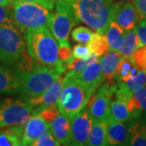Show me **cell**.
I'll list each match as a JSON object with an SVG mask.
<instances>
[{
  "label": "cell",
  "instance_id": "obj_12",
  "mask_svg": "<svg viewBox=\"0 0 146 146\" xmlns=\"http://www.w3.org/2000/svg\"><path fill=\"white\" fill-rule=\"evenodd\" d=\"M23 124L24 133L21 141L22 146L32 145L39 136L50 129L49 124L39 113L31 114Z\"/></svg>",
  "mask_w": 146,
  "mask_h": 146
},
{
  "label": "cell",
  "instance_id": "obj_22",
  "mask_svg": "<svg viewBox=\"0 0 146 146\" xmlns=\"http://www.w3.org/2000/svg\"><path fill=\"white\" fill-rule=\"evenodd\" d=\"M125 32L115 21H111L106 32V37L108 43V50L117 52L123 40Z\"/></svg>",
  "mask_w": 146,
  "mask_h": 146
},
{
  "label": "cell",
  "instance_id": "obj_9",
  "mask_svg": "<svg viewBox=\"0 0 146 146\" xmlns=\"http://www.w3.org/2000/svg\"><path fill=\"white\" fill-rule=\"evenodd\" d=\"M98 89L96 94L92 95L86 105L93 122L104 121L109 118L110 102L114 96L113 84L106 82Z\"/></svg>",
  "mask_w": 146,
  "mask_h": 146
},
{
  "label": "cell",
  "instance_id": "obj_26",
  "mask_svg": "<svg viewBox=\"0 0 146 146\" xmlns=\"http://www.w3.org/2000/svg\"><path fill=\"white\" fill-rule=\"evenodd\" d=\"M98 57L94 53H90L89 56L85 58H72L68 63L67 68L70 72L75 75L81 72L84 68L91 63L98 60Z\"/></svg>",
  "mask_w": 146,
  "mask_h": 146
},
{
  "label": "cell",
  "instance_id": "obj_25",
  "mask_svg": "<svg viewBox=\"0 0 146 146\" xmlns=\"http://www.w3.org/2000/svg\"><path fill=\"white\" fill-rule=\"evenodd\" d=\"M90 52L94 53L98 57L103 55L108 51V43L105 34L95 33L88 42Z\"/></svg>",
  "mask_w": 146,
  "mask_h": 146
},
{
  "label": "cell",
  "instance_id": "obj_29",
  "mask_svg": "<svg viewBox=\"0 0 146 146\" xmlns=\"http://www.w3.org/2000/svg\"><path fill=\"white\" fill-rule=\"evenodd\" d=\"M71 34L75 42L82 44H87L93 36L94 32L88 27L77 26L72 31H71Z\"/></svg>",
  "mask_w": 146,
  "mask_h": 146
},
{
  "label": "cell",
  "instance_id": "obj_8",
  "mask_svg": "<svg viewBox=\"0 0 146 146\" xmlns=\"http://www.w3.org/2000/svg\"><path fill=\"white\" fill-rule=\"evenodd\" d=\"M77 24L73 11L66 1L57 0L55 11L51 15L49 28L58 43L68 42L72 27Z\"/></svg>",
  "mask_w": 146,
  "mask_h": 146
},
{
  "label": "cell",
  "instance_id": "obj_11",
  "mask_svg": "<svg viewBox=\"0 0 146 146\" xmlns=\"http://www.w3.org/2000/svg\"><path fill=\"white\" fill-rule=\"evenodd\" d=\"M112 21L116 22L124 31L134 29L141 21L135 6L131 2L115 3Z\"/></svg>",
  "mask_w": 146,
  "mask_h": 146
},
{
  "label": "cell",
  "instance_id": "obj_7",
  "mask_svg": "<svg viewBox=\"0 0 146 146\" xmlns=\"http://www.w3.org/2000/svg\"><path fill=\"white\" fill-rule=\"evenodd\" d=\"M33 106L29 98H0V128L23 124L30 116Z\"/></svg>",
  "mask_w": 146,
  "mask_h": 146
},
{
  "label": "cell",
  "instance_id": "obj_32",
  "mask_svg": "<svg viewBox=\"0 0 146 146\" xmlns=\"http://www.w3.org/2000/svg\"><path fill=\"white\" fill-rule=\"evenodd\" d=\"M33 146H58L60 143L53 136L50 130L49 129L42 136H39L33 144Z\"/></svg>",
  "mask_w": 146,
  "mask_h": 146
},
{
  "label": "cell",
  "instance_id": "obj_13",
  "mask_svg": "<svg viewBox=\"0 0 146 146\" xmlns=\"http://www.w3.org/2000/svg\"><path fill=\"white\" fill-rule=\"evenodd\" d=\"M73 75L92 95L98 89L104 81L101 70V64L98 59L88 65L81 72Z\"/></svg>",
  "mask_w": 146,
  "mask_h": 146
},
{
  "label": "cell",
  "instance_id": "obj_10",
  "mask_svg": "<svg viewBox=\"0 0 146 146\" xmlns=\"http://www.w3.org/2000/svg\"><path fill=\"white\" fill-rule=\"evenodd\" d=\"M71 145H87L93 119L88 109L84 108L70 119Z\"/></svg>",
  "mask_w": 146,
  "mask_h": 146
},
{
  "label": "cell",
  "instance_id": "obj_15",
  "mask_svg": "<svg viewBox=\"0 0 146 146\" xmlns=\"http://www.w3.org/2000/svg\"><path fill=\"white\" fill-rule=\"evenodd\" d=\"M63 73H62L54 80V82L50 87V89L46 90L45 93L36 97H32L29 98V101L33 106H37L45 107L50 106H57V102L63 86V80L65 76Z\"/></svg>",
  "mask_w": 146,
  "mask_h": 146
},
{
  "label": "cell",
  "instance_id": "obj_24",
  "mask_svg": "<svg viewBox=\"0 0 146 146\" xmlns=\"http://www.w3.org/2000/svg\"><path fill=\"white\" fill-rule=\"evenodd\" d=\"M140 46V41L135 29H131L125 32L122 45L120 46L117 52L122 57L130 58L133 52Z\"/></svg>",
  "mask_w": 146,
  "mask_h": 146
},
{
  "label": "cell",
  "instance_id": "obj_40",
  "mask_svg": "<svg viewBox=\"0 0 146 146\" xmlns=\"http://www.w3.org/2000/svg\"><path fill=\"white\" fill-rule=\"evenodd\" d=\"M145 72H146V70H145Z\"/></svg>",
  "mask_w": 146,
  "mask_h": 146
},
{
  "label": "cell",
  "instance_id": "obj_20",
  "mask_svg": "<svg viewBox=\"0 0 146 146\" xmlns=\"http://www.w3.org/2000/svg\"><path fill=\"white\" fill-rule=\"evenodd\" d=\"M24 124L3 127L0 130V146H21Z\"/></svg>",
  "mask_w": 146,
  "mask_h": 146
},
{
  "label": "cell",
  "instance_id": "obj_6",
  "mask_svg": "<svg viewBox=\"0 0 146 146\" xmlns=\"http://www.w3.org/2000/svg\"><path fill=\"white\" fill-rule=\"evenodd\" d=\"M22 29L0 27V61L16 63L25 54V41Z\"/></svg>",
  "mask_w": 146,
  "mask_h": 146
},
{
  "label": "cell",
  "instance_id": "obj_30",
  "mask_svg": "<svg viewBox=\"0 0 146 146\" xmlns=\"http://www.w3.org/2000/svg\"><path fill=\"white\" fill-rule=\"evenodd\" d=\"M131 62L138 71L146 70V45L137 48L130 57Z\"/></svg>",
  "mask_w": 146,
  "mask_h": 146
},
{
  "label": "cell",
  "instance_id": "obj_36",
  "mask_svg": "<svg viewBox=\"0 0 146 146\" xmlns=\"http://www.w3.org/2000/svg\"><path fill=\"white\" fill-rule=\"evenodd\" d=\"M141 21L146 19V0H132Z\"/></svg>",
  "mask_w": 146,
  "mask_h": 146
},
{
  "label": "cell",
  "instance_id": "obj_16",
  "mask_svg": "<svg viewBox=\"0 0 146 146\" xmlns=\"http://www.w3.org/2000/svg\"><path fill=\"white\" fill-rule=\"evenodd\" d=\"M49 128L60 145H71V124L70 119L58 113L49 123Z\"/></svg>",
  "mask_w": 146,
  "mask_h": 146
},
{
  "label": "cell",
  "instance_id": "obj_38",
  "mask_svg": "<svg viewBox=\"0 0 146 146\" xmlns=\"http://www.w3.org/2000/svg\"><path fill=\"white\" fill-rule=\"evenodd\" d=\"M14 0H0V5L8 7L12 4Z\"/></svg>",
  "mask_w": 146,
  "mask_h": 146
},
{
  "label": "cell",
  "instance_id": "obj_14",
  "mask_svg": "<svg viewBox=\"0 0 146 146\" xmlns=\"http://www.w3.org/2000/svg\"><path fill=\"white\" fill-rule=\"evenodd\" d=\"M107 145H128L129 134L127 125L123 122L116 121L110 116L106 119Z\"/></svg>",
  "mask_w": 146,
  "mask_h": 146
},
{
  "label": "cell",
  "instance_id": "obj_28",
  "mask_svg": "<svg viewBox=\"0 0 146 146\" xmlns=\"http://www.w3.org/2000/svg\"><path fill=\"white\" fill-rule=\"evenodd\" d=\"M123 82L131 92H133L137 88L146 85V72L137 71L135 75L129 76L127 79Z\"/></svg>",
  "mask_w": 146,
  "mask_h": 146
},
{
  "label": "cell",
  "instance_id": "obj_31",
  "mask_svg": "<svg viewBox=\"0 0 146 146\" xmlns=\"http://www.w3.org/2000/svg\"><path fill=\"white\" fill-rule=\"evenodd\" d=\"M0 27H10L17 29H22L16 23L11 10L6 6L0 5Z\"/></svg>",
  "mask_w": 146,
  "mask_h": 146
},
{
  "label": "cell",
  "instance_id": "obj_33",
  "mask_svg": "<svg viewBox=\"0 0 146 146\" xmlns=\"http://www.w3.org/2000/svg\"><path fill=\"white\" fill-rule=\"evenodd\" d=\"M58 44V54L59 59L63 63H68V61L72 58V51L70 48L69 42H60Z\"/></svg>",
  "mask_w": 146,
  "mask_h": 146
},
{
  "label": "cell",
  "instance_id": "obj_23",
  "mask_svg": "<svg viewBox=\"0 0 146 146\" xmlns=\"http://www.w3.org/2000/svg\"><path fill=\"white\" fill-rule=\"evenodd\" d=\"M106 120L93 122L92 127L89 132L87 145L105 146L106 142Z\"/></svg>",
  "mask_w": 146,
  "mask_h": 146
},
{
  "label": "cell",
  "instance_id": "obj_5",
  "mask_svg": "<svg viewBox=\"0 0 146 146\" xmlns=\"http://www.w3.org/2000/svg\"><path fill=\"white\" fill-rule=\"evenodd\" d=\"M11 6L13 18L23 32L29 29L49 27L52 13L45 7L16 0Z\"/></svg>",
  "mask_w": 146,
  "mask_h": 146
},
{
  "label": "cell",
  "instance_id": "obj_27",
  "mask_svg": "<svg viewBox=\"0 0 146 146\" xmlns=\"http://www.w3.org/2000/svg\"><path fill=\"white\" fill-rule=\"evenodd\" d=\"M137 71L138 70L133 65L130 58L122 57L115 73V81H124L129 76L135 75Z\"/></svg>",
  "mask_w": 146,
  "mask_h": 146
},
{
  "label": "cell",
  "instance_id": "obj_4",
  "mask_svg": "<svg viewBox=\"0 0 146 146\" xmlns=\"http://www.w3.org/2000/svg\"><path fill=\"white\" fill-rule=\"evenodd\" d=\"M92 94L76 79L72 73L68 72L64 76L63 86L57 102L59 112L71 119L85 108Z\"/></svg>",
  "mask_w": 146,
  "mask_h": 146
},
{
  "label": "cell",
  "instance_id": "obj_21",
  "mask_svg": "<svg viewBox=\"0 0 146 146\" xmlns=\"http://www.w3.org/2000/svg\"><path fill=\"white\" fill-rule=\"evenodd\" d=\"M127 109L131 118L140 116L142 112L146 111V85L141 86L132 92L127 102Z\"/></svg>",
  "mask_w": 146,
  "mask_h": 146
},
{
  "label": "cell",
  "instance_id": "obj_1",
  "mask_svg": "<svg viewBox=\"0 0 146 146\" xmlns=\"http://www.w3.org/2000/svg\"><path fill=\"white\" fill-rule=\"evenodd\" d=\"M15 73L19 82V92L29 98L45 93L66 68L47 67L25 54L17 62Z\"/></svg>",
  "mask_w": 146,
  "mask_h": 146
},
{
  "label": "cell",
  "instance_id": "obj_35",
  "mask_svg": "<svg viewBox=\"0 0 146 146\" xmlns=\"http://www.w3.org/2000/svg\"><path fill=\"white\" fill-rule=\"evenodd\" d=\"M134 29L138 36L141 46L146 45V19L140 21Z\"/></svg>",
  "mask_w": 146,
  "mask_h": 146
},
{
  "label": "cell",
  "instance_id": "obj_39",
  "mask_svg": "<svg viewBox=\"0 0 146 146\" xmlns=\"http://www.w3.org/2000/svg\"><path fill=\"white\" fill-rule=\"evenodd\" d=\"M113 3H118V2H131V0H112Z\"/></svg>",
  "mask_w": 146,
  "mask_h": 146
},
{
  "label": "cell",
  "instance_id": "obj_3",
  "mask_svg": "<svg viewBox=\"0 0 146 146\" xmlns=\"http://www.w3.org/2000/svg\"><path fill=\"white\" fill-rule=\"evenodd\" d=\"M24 37L28 53L33 60L51 68L63 66L58 54V42L48 27L27 29Z\"/></svg>",
  "mask_w": 146,
  "mask_h": 146
},
{
  "label": "cell",
  "instance_id": "obj_17",
  "mask_svg": "<svg viewBox=\"0 0 146 146\" xmlns=\"http://www.w3.org/2000/svg\"><path fill=\"white\" fill-rule=\"evenodd\" d=\"M130 119L127 125L128 145L146 146V119L141 118L140 115Z\"/></svg>",
  "mask_w": 146,
  "mask_h": 146
},
{
  "label": "cell",
  "instance_id": "obj_34",
  "mask_svg": "<svg viewBox=\"0 0 146 146\" xmlns=\"http://www.w3.org/2000/svg\"><path fill=\"white\" fill-rule=\"evenodd\" d=\"M88 45L79 43L75 45L72 49V58H85L90 54Z\"/></svg>",
  "mask_w": 146,
  "mask_h": 146
},
{
  "label": "cell",
  "instance_id": "obj_18",
  "mask_svg": "<svg viewBox=\"0 0 146 146\" xmlns=\"http://www.w3.org/2000/svg\"><path fill=\"white\" fill-rule=\"evenodd\" d=\"M122 56L118 52L109 51L106 52L100 58L101 70L102 76L110 84H114L115 82V73Z\"/></svg>",
  "mask_w": 146,
  "mask_h": 146
},
{
  "label": "cell",
  "instance_id": "obj_37",
  "mask_svg": "<svg viewBox=\"0 0 146 146\" xmlns=\"http://www.w3.org/2000/svg\"><path fill=\"white\" fill-rule=\"evenodd\" d=\"M16 1L36 3V4L43 6V7H45L47 9L51 11L54 8V1L55 0H16Z\"/></svg>",
  "mask_w": 146,
  "mask_h": 146
},
{
  "label": "cell",
  "instance_id": "obj_19",
  "mask_svg": "<svg viewBox=\"0 0 146 146\" xmlns=\"http://www.w3.org/2000/svg\"><path fill=\"white\" fill-rule=\"evenodd\" d=\"M19 92V82L15 72L0 66V94H15Z\"/></svg>",
  "mask_w": 146,
  "mask_h": 146
},
{
  "label": "cell",
  "instance_id": "obj_2",
  "mask_svg": "<svg viewBox=\"0 0 146 146\" xmlns=\"http://www.w3.org/2000/svg\"><path fill=\"white\" fill-rule=\"evenodd\" d=\"M71 6L76 23L82 22L93 30L105 34L112 21V0H64Z\"/></svg>",
  "mask_w": 146,
  "mask_h": 146
}]
</instances>
